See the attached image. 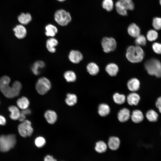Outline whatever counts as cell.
I'll use <instances>...</instances> for the list:
<instances>
[{"instance_id":"cell-1","label":"cell","mask_w":161,"mask_h":161,"mask_svg":"<svg viewBox=\"0 0 161 161\" xmlns=\"http://www.w3.org/2000/svg\"><path fill=\"white\" fill-rule=\"evenodd\" d=\"M10 79L7 76L0 78V90L3 95L8 98H13L18 96L21 89V83L18 81H14L10 86Z\"/></svg>"},{"instance_id":"cell-2","label":"cell","mask_w":161,"mask_h":161,"mask_svg":"<svg viewBox=\"0 0 161 161\" xmlns=\"http://www.w3.org/2000/svg\"><path fill=\"white\" fill-rule=\"evenodd\" d=\"M144 55V52L140 46L131 45L126 49V57L128 61L131 63H137L142 62Z\"/></svg>"},{"instance_id":"cell-3","label":"cell","mask_w":161,"mask_h":161,"mask_svg":"<svg viewBox=\"0 0 161 161\" xmlns=\"http://www.w3.org/2000/svg\"><path fill=\"white\" fill-rule=\"evenodd\" d=\"M144 67L148 73L157 78L161 77V63L158 59L153 58L147 61Z\"/></svg>"},{"instance_id":"cell-4","label":"cell","mask_w":161,"mask_h":161,"mask_svg":"<svg viewBox=\"0 0 161 161\" xmlns=\"http://www.w3.org/2000/svg\"><path fill=\"white\" fill-rule=\"evenodd\" d=\"M15 135L10 134L0 136V151L7 152L13 148L16 143Z\"/></svg>"},{"instance_id":"cell-5","label":"cell","mask_w":161,"mask_h":161,"mask_svg":"<svg viewBox=\"0 0 161 161\" xmlns=\"http://www.w3.org/2000/svg\"><path fill=\"white\" fill-rule=\"evenodd\" d=\"M117 12L120 15L126 16L128 11L133 10L134 5L132 0H118L115 4Z\"/></svg>"},{"instance_id":"cell-6","label":"cell","mask_w":161,"mask_h":161,"mask_svg":"<svg viewBox=\"0 0 161 161\" xmlns=\"http://www.w3.org/2000/svg\"><path fill=\"white\" fill-rule=\"evenodd\" d=\"M54 18L56 22L61 26L67 25L72 19L70 13L62 9L58 10L55 12Z\"/></svg>"},{"instance_id":"cell-7","label":"cell","mask_w":161,"mask_h":161,"mask_svg":"<svg viewBox=\"0 0 161 161\" xmlns=\"http://www.w3.org/2000/svg\"><path fill=\"white\" fill-rule=\"evenodd\" d=\"M51 83L50 80L45 77H41L37 81L35 88L37 92L40 95H44L51 89Z\"/></svg>"},{"instance_id":"cell-8","label":"cell","mask_w":161,"mask_h":161,"mask_svg":"<svg viewBox=\"0 0 161 161\" xmlns=\"http://www.w3.org/2000/svg\"><path fill=\"white\" fill-rule=\"evenodd\" d=\"M101 43L103 51L106 53L114 51L117 46L116 40L112 37H105L103 38Z\"/></svg>"},{"instance_id":"cell-9","label":"cell","mask_w":161,"mask_h":161,"mask_svg":"<svg viewBox=\"0 0 161 161\" xmlns=\"http://www.w3.org/2000/svg\"><path fill=\"white\" fill-rule=\"evenodd\" d=\"M18 129L20 135L24 137L31 136L33 131L31 122L28 120L22 122L18 125Z\"/></svg>"},{"instance_id":"cell-10","label":"cell","mask_w":161,"mask_h":161,"mask_svg":"<svg viewBox=\"0 0 161 161\" xmlns=\"http://www.w3.org/2000/svg\"><path fill=\"white\" fill-rule=\"evenodd\" d=\"M68 58L71 62L77 64L80 63L83 60V57L80 52L78 50H73L70 52Z\"/></svg>"},{"instance_id":"cell-11","label":"cell","mask_w":161,"mask_h":161,"mask_svg":"<svg viewBox=\"0 0 161 161\" xmlns=\"http://www.w3.org/2000/svg\"><path fill=\"white\" fill-rule=\"evenodd\" d=\"M15 36L18 38L21 39L26 35L27 30L24 25L19 24L17 25L13 29Z\"/></svg>"},{"instance_id":"cell-12","label":"cell","mask_w":161,"mask_h":161,"mask_svg":"<svg viewBox=\"0 0 161 161\" xmlns=\"http://www.w3.org/2000/svg\"><path fill=\"white\" fill-rule=\"evenodd\" d=\"M140 85L139 80L136 78H131L127 83L128 89L132 92H135L138 91L140 88Z\"/></svg>"},{"instance_id":"cell-13","label":"cell","mask_w":161,"mask_h":161,"mask_svg":"<svg viewBox=\"0 0 161 161\" xmlns=\"http://www.w3.org/2000/svg\"><path fill=\"white\" fill-rule=\"evenodd\" d=\"M132 121L135 123H140L144 120L145 117L143 112L140 109L134 110L131 115Z\"/></svg>"},{"instance_id":"cell-14","label":"cell","mask_w":161,"mask_h":161,"mask_svg":"<svg viewBox=\"0 0 161 161\" xmlns=\"http://www.w3.org/2000/svg\"><path fill=\"white\" fill-rule=\"evenodd\" d=\"M141 97L138 93L132 92L127 96V100L129 104L131 106H137L141 100Z\"/></svg>"},{"instance_id":"cell-15","label":"cell","mask_w":161,"mask_h":161,"mask_svg":"<svg viewBox=\"0 0 161 161\" xmlns=\"http://www.w3.org/2000/svg\"><path fill=\"white\" fill-rule=\"evenodd\" d=\"M127 32L131 37L135 38L140 33V30L139 27L135 23L131 24L128 27Z\"/></svg>"},{"instance_id":"cell-16","label":"cell","mask_w":161,"mask_h":161,"mask_svg":"<svg viewBox=\"0 0 161 161\" xmlns=\"http://www.w3.org/2000/svg\"><path fill=\"white\" fill-rule=\"evenodd\" d=\"M131 116L129 110L126 108L121 109L118 112L117 118L121 122L123 123L128 121Z\"/></svg>"},{"instance_id":"cell-17","label":"cell","mask_w":161,"mask_h":161,"mask_svg":"<svg viewBox=\"0 0 161 161\" xmlns=\"http://www.w3.org/2000/svg\"><path fill=\"white\" fill-rule=\"evenodd\" d=\"M105 70L109 75L114 77L117 75L119 71V68L118 65L115 63H110L106 66Z\"/></svg>"},{"instance_id":"cell-18","label":"cell","mask_w":161,"mask_h":161,"mask_svg":"<svg viewBox=\"0 0 161 161\" xmlns=\"http://www.w3.org/2000/svg\"><path fill=\"white\" fill-rule=\"evenodd\" d=\"M58 43V41L53 37H50L47 41L46 47L47 50L51 53H54L56 52L55 47Z\"/></svg>"},{"instance_id":"cell-19","label":"cell","mask_w":161,"mask_h":161,"mask_svg":"<svg viewBox=\"0 0 161 161\" xmlns=\"http://www.w3.org/2000/svg\"><path fill=\"white\" fill-rule=\"evenodd\" d=\"M44 117L47 122L50 124H54L56 121L57 116L56 113L51 110L47 111L44 114Z\"/></svg>"},{"instance_id":"cell-20","label":"cell","mask_w":161,"mask_h":161,"mask_svg":"<svg viewBox=\"0 0 161 161\" xmlns=\"http://www.w3.org/2000/svg\"><path fill=\"white\" fill-rule=\"evenodd\" d=\"M120 140L119 138L117 137H110L108 140V146L112 150H116L119 147Z\"/></svg>"},{"instance_id":"cell-21","label":"cell","mask_w":161,"mask_h":161,"mask_svg":"<svg viewBox=\"0 0 161 161\" xmlns=\"http://www.w3.org/2000/svg\"><path fill=\"white\" fill-rule=\"evenodd\" d=\"M144 117L149 122H155L158 120L159 114L155 110L150 109L147 111Z\"/></svg>"},{"instance_id":"cell-22","label":"cell","mask_w":161,"mask_h":161,"mask_svg":"<svg viewBox=\"0 0 161 161\" xmlns=\"http://www.w3.org/2000/svg\"><path fill=\"white\" fill-rule=\"evenodd\" d=\"M32 17L30 13H22L18 17V20L21 24L23 25L28 24L31 21Z\"/></svg>"},{"instance_id":"cell-23","label":"cell","mask_w":161,"mask_h":161,"mask_svg":"<svg viewBox=\"0 0 161 161\" xmlns=\"http://www.w3.org/2000/svg\"><path fill=\"white\" fill-rule=\"evenodd\" d=\"M45 66V63L43 61L40 60L37 61L32 66L31 70L35 75H38L41 70Z\"/></svg>"},{"instance_id":"cell-24","label":"cell","mask_w":161,"mask_h":161,"mask_svg":"<svg viewBox=\"0 0 161 161\" xmlns=\"http://www.w3.org/2000/svg\"><path fill=\"white\" fill-rule=\"evenodd\" d=\"M87 71L91 75L95 76L97 75L99 72L100 69L98 65L95 63L91 62L86 66Z\"/></svg>"},{"instance_id":"cell-25","label":"cell","mask_w":161,"mask_h":161,"mask_svg":"<svg viewBox=\"0 0 161 161\" xmlns=\"http://www.w3.org/2000/svg\"><path fill=\"white\" fill-rule=\"evenodd\" d=\"M8 110L11 113L10 116L11 119L13 120L18 119L21 112L17 107L11 106L9 107Z\"/></svg>"},{"instance_id":"cell-26","label":"cell","mask_w":161,"mask_h":161,"mask_svg":"<svg viewBox=\"0 0 161 161\" xmlns=\"http://www.w3.org/2000/svg\"><path fill=\"white\" fill-rule=\"evenodd\" d=\"M98 112L100 115L105 117L108 115L110 112V108L108 105L106 103H101L98 107Z\"/></svg>"},{"instance_id":"cell-27","label":"cell","mask_w":161,"mask_h":161,"mask_svg":"<svg viewBox=\"0 0 161 161\" xmlns=\"http://www.w3.org/2000/svg\"><path fill=\"white\" fill-rule=\"evenodd\" d=\"M46 35L48 37H53L57 33L58 30L55 26L52 24L47 25L45 28Z\"/></svg>"},{"instance_id":"cell-28","label":"cell","mask_w":161,"mask_h":161,"mask_svg":"<svg viewBox=\"0 0 161 161\" xmlns=\"http://www.w3.org/2000/svg\"><path fill=\"white\" fill-rule=\"evenodd\" d=\"M16 103L19 108L23 110L28 108L30 102L26 97L23 96L18 99Z\"/></svg>"},{"instance_id":"cell-29","label":"cell","mask_w":161,"mask_h":161,"mask_svg":"<svg viewBox=\"0 0 161 161\" xmlns=\"http://www.w3.org/2000/svg\"><path fill=\"white\" fill-rule=\"evenodd\" d=\"M95 149V151L97 153H103L106 151L107 145L104 141H99L96 143Z\"/></svg>"},{"instance_id":"cell-30","label":"cell","mask_w":161,"mask_h":161,"mask_svg":"<svg viewBox=\"0 0 161 161\" xmlns=\"http://www.w3.org/2000/svg\"><path fill=\"white\" fill-rule=\"evenodd\" d=\"M64 76L66 81L68 82H74L76 80L77 77L75 72L72 70L65 72Z\"/></svg>"},{"instance_id":"cell-31","label":"cell","mask_w":161,"mask_h":161,"mask_svg":"<svg viewBox=\"0 0 161 161\" xmlns=\"http://www.w3.org/2000/svg\"><path fill=\"white\" fill-rule=\"evenodd\" d=\"M77 101V96L74 94H68L66 95L65 101L69 106H72L75 105Z\"/></svg>"},{"instance_id":"cell-32","label":"cell","mask_w":161,"mask_h":161,"mask_svg":"<svg viewBox=\"0 0 161 161\" xmlns=\"http://www.w3.org/2000/svg\"><path fill=\"white\" fill-rule=\"evenodd\" d=\"M114 102L117 104L120 105L124 103L126 100L125 96L123 94L116 93L113 96Z\"/></svg>"},{"instance_id":"cell-33","label":"cell","mask_w":161,"mask_h":161,"mask_svg":"<svg viewBox=\"0 0 161 161\" xmlns=\"http://www.w3.org/2000/svg\"><path fill=\"white\" fill-rule=\"evenodd\" d=\"M158 34L155 30H148L146 34V38L150 41L156 40L158 38Z\"/></svg>"},{"instance_id":"cell-34","label":"cell","mask_w":161,"mask_h":161,"mask_svg":"<svg viewBox=\"0 0 161 161\" xmlns=\"http://www.w3.org/2000/svg\"><path fill=\"white\" fill-rule=\"evenodd\" d=\"M102 5L103 8L107 11H110L113 9L114 3L113 0H103Z\"/></svg>"},{"instance_id":"cell-35","label":"cell","mask_w":161,"mask_h":161,"mask_svg":"<svg viewBox=\"0 0 161 161\" xmlns=\"http://www.w3.org/2000/svg\"><path fill=\"white\" fill-rule=\"evenodd\" d=\"M134 43L136 45L144 46L146 43V38L144 35L140 34L135 38Z\"/></svg>"},{"instance_id":"cell-36","label":"cell","mask_w":161,"mask_h":161,"mask_svg":"<svg viewBox=\"0 0 161 161\" xmlns=\"http://www.w3.org/2000/svg\"><path fill=\"white\" fill-rule=\"evenodd\" d=\"M152 26L156 30H160L161 29V18L155 17L153 19Z\"/></svg>"},{"instance_id":"cell-37","label":"cell","mask_w":161,"mask_h":161,"mask_svg":"<svg viewBox=\"0 0 161 161\" xmlns=\"http://www.w3.org/2000/svg\"><path fill=\"white\" fill-rule=\"evenodd\" d=\"M35 146L38 148H41L45 145L46 140L43 137L39 136L36 138L34 141Z\"/></svg>"},{"instance_id":"cell-38","label":"cell","mask_w":161,"mask_h":161,"mask_svg":"<svg viewBox=\"0 0 161 161\" xmlns=\"http://www.w3.org/2000/svg\"><path fill=\"white\" fill-rule=\"evenodd\" d=\"M152 48L154 51L158 54H161V44L154 42L152 45Z\"/></svg>"},{"instance_id":"cell-39","label":"cell","mask_w":161,"mask_h":161,"mask_svg":"<svg viewBox=\"0 0 161 161\" xmlns=\"http://www.w3.org/2000/svg\"><path fill=\"white\" fill-rule=\"evenodd\" d=\"M44 161H57V160L52 156L47 155L44 157Z\"/></svg>"},{"instance_id":"cell-40","label":"cell","mask_w":161,"mask_h":161,"mask_svg":"<svg viewBox=\"0 0 161 161\" xmlns=\"http://www.w3.org/2000/svg\"><path fill=\"white\" fill-rule=\"evenodd\" d=\"M6 122V121L5 118L2 115H0V125H4Z\"/></svg>"},{"instance_id":"cell-41","label":"cell","mask_w":161,"mask_h":161,"mask_svg":"<svg viewBox=\"0 0 161 161\" xmlns=\"http://www.w3.org/2000/svg\"><path fill=\"white\" fill-rule=\"evenodd\" d=\"M155 105L157 108L158 106H161V96L157 98L155 102Z\"/></svg>"},{"instance_id":"cell-42","label":"cell","mask_w":161,"mask_h":161,"mask_svg":"<svg viewBox=\"0 0 161 161\" xmlns=\"http://www.w3.org/2000/svg\"><path fill=\"white\" fill-rule=\"evenodd\" d=\"M21 112L26 115L30 114L31 113V111L30 109L28 108L22 110Z\"/></svg>"},{"instance_id":"cell-43","label":"cell","mask_w":161,"mask_h":161,"mask_svg":"<svg viewBox=\"0 0 161 161\" xmlns=\"http://www.w3.org/2000/svg\"><path fill=\"white\" fill-rule=\"evenodd\" d=\"M26 115L21 112L20 114L18 119L19 121L22 122L26 120Z\"/></svg>"},{"instance_id":"cell-44","label":"cell","mask_w":161,"mask_h":161,"mask_svg":"<svg viewBox=\"0 0 161 161\" xmlns=\"http://www.w3.org/2000/svg\"><path fill=\"white\" fill-rule=\"evenodd\" d=\"M157 108L158 109L159 112L161 114V106L157 107Z\"/></svg>"},{"instance_id":"cell-45","label":"cell","mask_w":161,"mask_h":161,"mask_svg":"<svg viewBox=\"0 0 161 161\" xmlns=\"http://www.w3.org/2000/svg\"><path fill=\"white\" fill-rule=\"evenodd\" d=\"M60 1H61V2H62V1H65V0H57Z\"/></svg>"},{"instance_id":"cell-46","label":"cell","mask_w":161,"mask_h":161,"mask_svg":"<svg viewBox=\"0 0 161 161\" xmlns=\"http://www.w3.org/2000/svg\"><path fill=\"white\" fill-rule=\"evenodd\" d=\"M159 3L160 5L161 6V0H159Z\"/></svg>"}]
</instances>
